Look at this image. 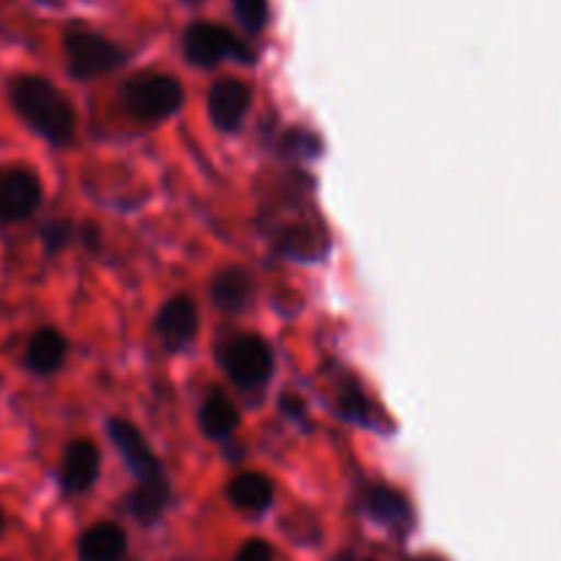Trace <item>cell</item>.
<instances>
[{
  "instance_id": "cell-1",
  "label": "cell",
  "mask_w": 561,
  "mask_h": 561,
  "mask_svg": "<svg viewBox=\"0 0 561 561\" xmlns=\"http://www.w3.org/2000/svg\"><path fill=\"white\" fill-rule=\"evenodd\" d=\"M9 99L14 113L36 135L49 142H66L75 135V110L64 91L38 75H20L9 82Z\"/></svg>"
},
{
  "instance_id": "cell-8",
  "label": "cell",
  "mask_w": 561,
  "mask_h": 561,
  "mask_svg": "<svg viewBox=\"0 0 561 561\" xmlns=\"http://www.w3.org/2000/svg\"><path fill=\"white\" fill-rule=\"evenodd\" d=\"M107 433L110 438H113L115 447H118L121 458H124L126 466L137 474V480L148 482L162 477V469H159L157 458H153V449L148 447L146 438L140 436V431H137L135 425H129L126 420H110Z\"/></svg>"
},
{
  "instance_id": "cell-4",
  "label": "cell",
  "mask_w": 561,
  "mask_h": 561,
  "mask_svg": "<svg viewBox=\"0 0 561 561\" xmlns=\"http://www.w3.org/2000/svg\"><path fill=\"white\" fill-rule=\"evenodd\" d=\"M184 55L197 66H217L225 58L250 60V49L222 25L214 22H195L184 33Z\"/></svg>"
},
{
  "instance_id": "cell-5",
  "label": "cell",
  "mask_w": 561,
  "mask_h": 561,
  "mask_svg": "<svg viewBox=\"0 0 561 561\" xmlns=\"http://www.w3.org/2000/svg\"><path fill=\"white\" fill-rule=\"evenodd\" d=\"M42 203V181L33 170L0 168V222H22Z\"/></svg>"
},
{
  "instance_id": "cell-23",
  "label": "cell",
  "mask_w": 561,
  "mask_h": 561,
  "mask_svg": "<svg viewBox=\"0 0 561 561\" xmlns=\"http://www.w3.org/2000/svg\"><path fill=\"white\" fill-rule=\"evenodd\" d=\"M186 3H197V0H186Z\"/></svg>"
},
{
  "instance_id": "cell-13",
  "label": "cell",
  "mask_w": 561,
  "mask_h": 561,
  "mask_svg": "<svg viewBox=\"0 0 561 561\" xmlns=\"http://www.w3.org/2000/svg\"><path fill=\"white\" fill-rule=\"evenodd\" d=\"M228 499L236 510H241V513H263V510L272 504L274 488L263 474L247 471V474H239L230 480Z\"/></svg>"
},
{
  "instance_id": "cell-20",
  "label": "cell",
  "mask_w": 561,
  "mask_h": 561,
  "mask_svg": "<svg viewBox=\"0 0 561 561\" xmlns=\"http://www.w3.org/2000/svg\"><path fill=\"white\" fill-rule=\"evenodd\" d=\"M42 236H44V241H47L49 250H58V247L66 244L69 228H66V225H60V222H55V225H49V228H44Z\"/></svg>"
},
{
  "instance_id": "cell-15",
  "label": "cell",
  "mask_w": 561,
  "mask_h": 561,
  "mask_svg": "<svg viewBox=\"0 0 561 561\" xmlns=\"http://www.w3.org/2000/svg\"><path fill=\"white\" fill-rule=\"evenodd\" d=\"M201 427L208 438H228L239 427V411L222 392L208 394L201 409Z\"/></svg>"
},
{
  "instance_id": "cell-14",
  "label": "cell",
  "mask_w": 561,
  "mask_h": 561,
  "mask_svg": "<svg viewBox=\"0 0 561 561\" xmlns=\"http://www.w3.org/2000/svg\"><path fill=\"white\" fill-rule=\"evenodd\" d=\"M168 502H170V488L164 477L140 482V485L126 496V507H129V513L135 515L137 520H142V524L157 520L159 515H162V510L168 507Z\"/></svg>"
},
{
  "instance_id": "cell-12",
  "label": "cell",
  "mask_w": 561,
  "mask_h": 561,
  "mask_svg": "<svg viewBox=\"0 0 561 561\" xmlns=\"http://www.w3.org/2000/svg\"><path fill=\"white\" fill-rule=\"evenodd\" d=\"M66 359V337L55 329H38L31 340H27L25 365L38 376H49L58 370Z\"/></svg>"
},
{
  "instance_id": "cell-11",
  "label": "cell",
  "mask_w": 561,
  "mask_h": 561,
  "mask_svg": "<svg viewBox=\"0 0 561 561\" xmlns=\"http://www.w3.org/2000/svg\"><path fill=\"white\" fill-rule=\"evenodd\" d=\"M80 561H121L126 553V535L115 524H96L80 537Z\"/></svg>"
},
{
  "instance_id": "cell-3",
  "label": "cell",
  "mask_w": 561,
  "mask_h": 561,
  "mask_svg": "<svg viewBox=\"0 0 561 561\" xmlns=\"http://www.w3.org/2000/svg\"><path fill=\"white\" fill-rule=\"evenodd\" d=\"M69 71L80 80L113 71L124 60V49L91 31H71L64 42Z\"/></svg>"
},
{
  "instance_id": "cell-7",
  "label": "cell",
  "mask_w": 561,
  "mask_h": 561,
  "mask_svg": "<svg viewBox=\"0 0 561 561\" xmlns=\"http://www.w3.org/2000/svg\"><path fill=\"white\" fill-rule=\"evenodd\" d=\"M250 102L252 91L247 82L219 80L217 85L208 91V115H211L217 129L236 131L244 124L247 113H250Z\"/></svg>"
},
{
  "instance_id": "cell-18",
  "label": "cell",
  "mask_w": 561,
  "mask_h": 561,
  "mask_svg": "<svg viewBox=\"0 0 561 561\" xmlns=\"http://www.w3.org/2000/svg\"><path fill=\"white\" fill-rule=\"evenodd\" d=\"M233 9L236 14H239L241 25L247 27V31L257 33L266 27V20H268V3L266 0H233Z\"/></svg>"
},
{
  "instance_id": "cell-2",
  "label": "cell",
  "mask_w": 561,
  "mask_h": 561,
  "mask_svg": "<svg viewBox=\"0 0 561 561\" xmlns=\"http://www.w3.org/2000/svg\"><path fill=\"white\" fill-rule=\"evenodd\" d=\"M121 102H124L126 113L135 115L140 121H162L179 113L181 102H184V91L181 82L170 75H135L121 91Z\"/></svg>"
},
{
  "instance_id": "cell-9",
  "label": "cell",
  "mask_w": 561,
  "mask_h": 561,
  "mask_svg": "<svg viewBox=\"0 0 561 561\" xmlns=\"http://www.w3.org/2000/svg\"><path fill=\"white\" fill-rule=\"evenodd\" d=\"M157 334L164 343V348L179 351L190 345L197 334V307L186 296H175L159 310L157 316Z\"/></svg>"
},
{
  "instance_id": "cell-21",
  "label": "cell",
  "mask_w": 561,
  "mask_h": 561,
  "mask_svg": "<svg viewBox=\"0 0 561 561\" xmlns=\"http://www.w3.org/2000/svg\"><path fill=\"white\" fill-rule=\"evenodd\" d=\"M3 529H5V518H3V513H0V535H3Z\"/></svg>"
},
{
  "instance_id": "cell-16",
  "label": "cell",
  "mask_w": 561,
  "mask_h": 561,
  "mask_svg": "<svg viewBox=\"0 0 561 561\" xmlns=\"http://www.w3.org/2000/svg\"><path fill=\"white\" fill-rule=\"evenodd\" d=\"M367 513L383 526H405L411 520V507L392 488H373L367 493Z\"/></svg>"
},
{
  "instance_id": "cell-6",
  "label": "cell",
  "mask_w": 561,
  "mask_h": 561,
  "mask_svg": "<svg viewBox=\"0 0 561 561\" xmlns=\"http://www.w3.org/2000/svg\"><path fill=\"white\" fill-rule=\"evenodd\" d=\"M272 351L255 334H247V337L233 340L225 351V370H228L230 381L239 383V387L252 389L261 387L268 376H272Z\"/></svg>"
},
{
  "instance_id": "cell-10",
  "label": "cell",
  "mask_w": 561,
  "mask_h": 561,
  "mask_svg": "<svg viewBox=\"0 0 561 561\" xmlns=\"http://www.w3.org/2000/svg\"><path fill=\"white\" fill-rule=\"evenodd\" d=\"M99 463H102V460H99L96 444L85 442V438L69 444L64 453V466H60V482H64L66 491H88V488L96 482Z\"/></svg>"
},
{
  "instance_id": "cell-19",
  "label": "cell",
  "mask_w": 561,
  "mask_h": 561,
  "mask_svg": "<svg viewBox=\"0 0 561 561\" xmlns=\"http://www.w3.org/2000/svg\"><path fill=\"white\" fill-rule=\"evenodd\" d=\"M236 561H274V551L268 542L250 540L241 546L239 553H236Z\"/></svg>"
},
{
  "instance_id": "cell-22",
  "label": "cell",
  "mask_w": 561,
  "mask_h": 561,
  "mask_svg": "<svg viewBox=\"0 0 561 561\" xmlns=\"http://www.w3.org/2000/svg\"><path fill=\"white\" fill-rule=\"evenodd\" d=\"M416 561H442V559H416Z\"/></svg>"
},
{
  "instance_id": "cell-17",
  "label": "cell",
  "mask_w": 561,
  "mask_h": 561,
  "mask_svg": "<svg viewBox=\"0 0 561 561\" xmlns=\"http://www.w3.org/2000/svg\"><path fill=\"white\" fill-rule=\"evenodd\" d=\"M252 294V283L241 268H228V272L217 274L211 283V299L217 301L222 310H241Z\"/></svg>"
}]
</instances>
